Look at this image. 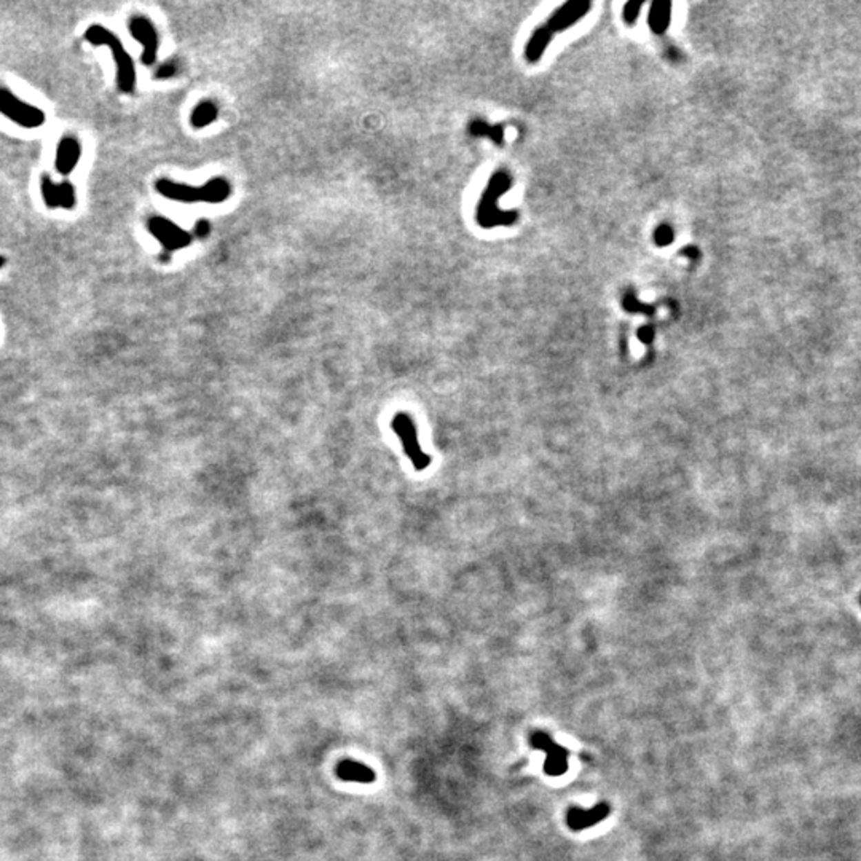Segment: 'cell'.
<instances>
[{"instance_id":"cell-1","label":"cell","mask_w":861,"mask_h":861,"mask_svg":"<svg viewBox=\"0 0 861 861\" xmlns=\"http://www.w3.org/2000/svg\"><path fill=\"white\" fill-rule=\"evenodd\" d=\"M590 7L592 5H590V2H585V0L567 2L550 17L549 21L544 23L538 30H534V34L531 35V39H529L527 45V52H525V56H527L529 63H536L543 56L544 50H546L554 35L573 26L579 19H583L589 13Z\"/></svg>"},{"instance_id":"cell-2","label":"cell","mask_w":861,"mask_h":861,"mask_svg":"<svg viewBox=\"0 0 861 861\" xmlns=\"http://www.w3.org/2000/svg\"><path fill=\"white\" fill-rule=\"evenodd\" d=\"M83 39L94 47H107L110 50L117 68V86L121 93L131 94L136 88V68L134 61L125 50L121 40L103 24H91L85 30Z\"/></svg>"},{"instance_id":"cell-3","label":"cell","mask_w":861,"mask_h":861,"mask_svg":"<svg viewBox=\"0 0 861 861\" xmlns=\"http://www.w3.org/2000/svg\"><path fill=\"white\" fill-rule=\"evenodd\" d=\"M156 192L168 200L179 203H223L232 195V185L223 177H212L201 187H192L187 183H177L170 179L155 182Z\"/></svg>"},{"instance_id":"cell-4","label":"cell","mask_w":861,"mask_h":861,"mask_svg":"<svg viewBox=\"0 0 861 861\" xmlns=\"http://www.w3.org/2000/svg\"><path fill=\"white\" fill-rule=\"evenodd\" d=\"M512 185V179L507 172L499 171L488 182L477 207V222L483 228H493L499 225H512L517 221V212L501 211L498 201Z\"/></svg>"},{"instance_id":"cell-5","label":"cell","mask_w":861,"mask_h":861,"mask_svg":"<svg viewBox=\"0 0 861 861\" xmlns=\"http://www.w3.org/2000/svg\"><path fill=\"white\" fill-rule=\"evenodd\" d=\"M0 114L26 130L40 128L47 121V115L42 109L18 98L3 86H0Z\"/></svg>"},{"instance_id":"cell-6","label":"cell","mask_w":861,"mask_h":861,"mask_svg":"<svg viewBox=\"0 0 861 861\" xmlns=\"http://www.w3.org/2000/svg\"><path fill=\"white\" fill-rule=\"evenodd\" d=\"M147 228H149L150 235L160 241L163 251H165L163 256H170L171 252L188 247L192 244L190 233L166 217H150L149 222H147Z\"/></svg>"},{"instance_id":"cell-7","label":"cell","mask_w":861,"mask_h":861,"mask_svg":"<svg viewBox=\"0 0 861 861\" xmlns=\"http://www.w3.org/2000/svg\"><path fill=\"white\" fill-rule=\"evenodd\" d=\"M392 429L399 437L402 442V447H404L405 455L409 456V460L412 461V465L416 471H423L429 466V456L426 455L425 452L421 450L420 444H418V436H416V429L414 421L412 418L407 414H397L394 418H392Z\"/></svg>"},{"instance_id":"cell-8","label":"cell","mask_w":861,"mask_h":861,"mask_svg":"<svg viewBox=\"0 0 861 861\" xmlns=\"http://www.w3.org/2000/svg\"><path fill=\"white\" fill-rule=\"evenodd\" d=\"M533 748L536 750L546 751V761H544V771L550 777H560L568 771V756L569 753L567 748L560 747L558 743L552 740V737L547 736L546 732H534L531 736Z\"/></svg>"},{"instance_id":"cell-9","label":"cell","mask_w":861,"mask_h":861,"mask_svg":"<svg viewBox=\"0 0 861 861\" xmlns=\"http://www.w3.org/2000/svg\"><path fill=\"white\" fill-rule=\"evenodd\" d=\"M40 192L45 205L50 209H74L77 205L75 187L69 181L56 183L50 176H43L40 181Z\"/></svg>"},{"instance_id":"cell-10","label":"cell","mask_w":861,"mask_h":861,"mask_svg":"<svg viewBox=\"0 0 861 861\" xmlns=\"http://www.w3.org/2000/svg\"><path fill=\"white\" fill-rule=\"evenodd\" d=\"M128 29L132 35V39H136L137 42L144 47V53H142V58H141L142 64L154 65L156 63L158 45H160L158 32L154 24H152L149 19L144 17H134V18H131Z\"/></svg>"},{"instance_id":"cell-11","label":"cell","mask_w":861,"mask_h":861,"mask_svg":"<svg viewBox=\"0 0 861 861\" xmlns=\"http://www.w3.org/2000/svg\"><path fill=\"white\" fill-rule=\"evenodd\" d=\"M611 812L608 802H598L597 806L585 810L579 807H571L567 813V824L571 831H584V829L592 828L606 820Z\"/></svg>"},{"instance_id":"cell-12","label":"cell","mask_w":861,"mask_h":861,"mask_svg":"<svg viewBox=\"0 0 861 861\" xmlns=\"http://www.w3.org/2000/svg\"><path fill=\"white\" fill-rule=\"evenodd\" d=\"M81 158V145L77 137L63 136L56 149L54 166L61 176H69L75 171Z\"/></svg>"},{"instance_id":"cell-13","label":"cell","mask_w":861,"mask_h":861,"mask_svg":"<svg viewBox=\"0 0 861 861\" xmlns=\"http://www.w3.org/2000/svg\"><path fill=\"white\" fill-rule=\"evenodd\" d=\"M337 776L341 778V780L351 782V783L369 784L372 782H375V772L372 771L370 767H367L365 764L353 761V759H348V761H343L338 764Z\"/></svg>"},{"instance_id":"cell-14","label":"cell","mask_w":861,"mask_h":861,"mask_svg":"<svg viewBox=\"0 0 861 861\" xmlns=\"http://www.w3.org/2000/svg\"><path fill=\"white\" fill-rule=\"evenodd\" d=\"M671 3L670 2H653L649 10V28L654 34H664L670 24Z\"/></svg>"},{"instance_id":"cell-15","label":"cell","mask_w":861,"mask_h":861,"mask_svg":"<svg viewBox=\"0 0 861 861\" xmlns=\"http://www.w3.org/2000/svg\"><path fill=\"white\" fill-rule=\"evenodd\" d=\"M219 117V109L217 105L212 103V101H203V103L198 104L195 109L192 112L190 117V123L193 128L200 130V128H206L214 121L217 120Z\"/></svg>"},{"instance_id":"cell-16","label":"cell","mask_w":861,"mask_h":861,"mask_svg":"<svg viewBox=\"0 0 861 861\" xmlns=\"http://www.w3.org/2000/svg\"><path fill=\"white\" fill-rule=\"evenodd\" d=\"M469 132L472 136L476 137H490V139L495 142V144L501 145L503 144V137H504V128L501 125L499 126H490L487 125L485 121L482 120H476L472 121L469 125Z\"/></svg>"},{"instance_id":"cell-17","label":"cell","mask_w":861,"mask_h":861,"mask_svg":"<svg viewBox=\"0 0 861 861\" xmlns=\"http://www.w3.org/2000/svg\"><path fill=\"white\" fill-rule=\"evenodd\" d=\"M675 233L670 225H659L654 232V241L657 246H669L673 241Z\"/></svg>"},{"instance_id":"cell-18","label":"cell","mask_w":861,"mask_h":861,"mask_svg":"<svg viewBox=\"0 0 861 861\" xmlns=\"http://www.w3.org/2000/svg\"><path fill=\"white\" fill-rule=\"evenodd\" d=\"M643 7V2H627L624 7V21H627V24H634L636 21V18L640 17V10Z\"/></svg>"},{"instance_id":"cell-19","label":"cell","mask_w":861,"mask_h":861,"mask_svg":"<svg viewBox=\"0 0 861 861\" xmlns=\"http://www.w3.org/2000/svg\"><path fill=\"white\" fill-rule=\"evenodd\" d=\"M177 72V65L174 63H165L156 69V79H172Z\"/></svg>"},{"instance_id":"cell-20","label":"cell","mask_w":861,"mask_h":861,"mask_svg":"<svg viewBox=\"0 0 861 861\" xmlns=\"http://www.w3.org/2000/svg\"><path fill=\"white\" fill-rule=\"evenodd\" d=\"M209 232H211V225H209L207 221H200L196 223L195 233L198 238H206L209 235Z\"/></svg>"},{"instance_id":"cell-21","label":"cell","mask_w":861,"mask_h":861,"mask_svg":"<svg viewBox=\"0 0 861 861\" xmlns=\"http://www.w3.org/2000/svg\"><path fill=\"white\" fill-rule=\"evenodd\" d=\"M681 254H686V257H689V259H697V256H699V251H697L696 247H686V249H682Z\"/></svg>"},{"instance_id":"cell-22","label":"cell","mask_w":861,"mask_h":861,"mask_svg":"<svg viewBox=\"0 0 861 861\" xmlns=\"http://www.w3.org/2000/svg\"><path fill=\"white\" fill-rule=\"evenodd\" d=\"M640 337L643 338L645 341H649L651 338H653V330H651V332H649V327H645V329L641 330V332H640Z\"/></svg>"},{"instance_id":"cell-23","label":"cell","mask_w":861,"mask_h":861,"mask_svg":"<svg viewBox=\"0 0 861 861\" xmlns=\"http://www.w3.org/2000/svg\"><path fill=\"white\" fill-rule=\"evenodd\" d=\"M5 265H7V259H5V256H2V254H0V270H2Z\"/></svg>"}]
</instances>
